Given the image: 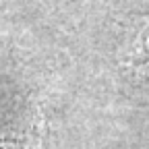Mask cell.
Wrapping results in <instances>:
<instances>
[{
  "mask_svg": "<svg viewBox=\"0 0 149 149\" xmlns=\"http://www.w3.org/2000/svg\"><path fill=\"white\" fill-rule=\"evenodd\" d=\"M120 64L128 68L149 70V15L141 19L130 44L120 54Z\"/></svg>",
  "mask_w": 149,
  "mask_h": 149,
  "instance_id": "1",
  "label": "cell"
}]
</instances>
